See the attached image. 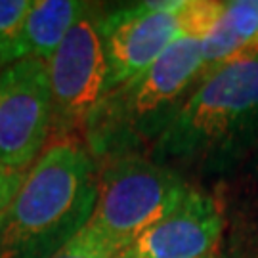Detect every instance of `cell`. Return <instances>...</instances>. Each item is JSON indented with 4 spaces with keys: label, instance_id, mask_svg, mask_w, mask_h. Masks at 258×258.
<instances>
[{
    "label": "cell",
    "instance_id": "obj_3",
    "mask_svg": "<svg viewBox=\"0 0 258 258\" xmlns=\"http://www.w3.org/2000/svg\"><path fill=\"white\" fill-rule=\"evenodd\" d=\"M258 138V54L195 86L148 155L178 170H222ZM180 172V170H178Z\"/></svg>",
    "mask_w": 258,
    "mask_h": 258
},
{
    "label": "cell",
    "instance_id": "obj_4",
    "mask_svg": "<svg viewBox=\"0 0 258 258\" xmlns=\"http://www.w3.org/2000/svg\"><path fill=\"white\" fill-rule=\"evenodd\" d=\"M191 187L178 170L149 155H122L98 163V195L83 228L92 239L122 254L144 231L174 209Z\"/></svg>",
    "mask_w": 258,
    "mask_h": 258
},
{
    "label": "cell",
    "instance_id": "obj_8",
    "mask_svg": "<svg viewBox=\"0 0 258 258\" xmlns=\"http://www.w3.org/2000/svg\"><path fill=\"white\" fill-rule=\"evenodd\" d=\"M222 231L224 214L218 201L205 191L189 189L120 258H211L220 243Z\"/></svg>",
    "mask_w": 258,
    "mask_h": 258
},
{
    "label": "cell",
    "instance_id": "obj_12",
    "mask_svg": "<svg viewBox=\"0 0 258 258\" xmlns=\"http://www.w3.org/2000/svg\"><path fill=\"white\" fill-rule=\"evenodd\" d=\"M54 258H120V254L103 247L102 243L81 230V233L73 241H69Z\"/></svg>",
    "mask_w": 258,
    "mask_h": 258
},
{
    "label": "cell",
    "instance_id": "obj_13",
    "mask_svg": "<svg viewBox=\"0 0 258 258\" xmlns=\"http://www.w3.org/2000/svg\"><path fill=\"white\" fill-rule=\"evenodd\" d=\"M25 172L27 170H12V168L0 166V228H2V220L8 211L10 201L14 199Z\"/></svg>",
    "mask_w": 258,
    "mask_h": 258
},
{
    "label": "cell",
    "instance_id": "obj_9",
    "mask_svg": "<svg viewBox=\"0 0 258 258\" xmlns=\"http://www.w3.org/2000/svg\"><path fill=\"white\" fill-rule=\"evenodd\" d=\"M199 83L226 65L258 54V0H228L212 31L201 40Z\"/></svg>",
    "mask_w": 258,
    "mask_h": 258
},
{
    "label": "cell",
    "instance_id": "obj_14",
    "mask_svg": "<svg viewBox=\"0 0 258 258\" xmlns=\"http://www.w3.org/2000/svg\"><path fill=\"white\" fill-rule=\"evenodd\" d=\"M211 258H218V256H211Z\"/></svg>",
    "mask_w": 258,
    "mask_h": 258
},
{
    "label": "cell",
    "instance_id": "obj_10",
    "mask_svg": "<svg viewBox=\"0 0 258 258\" xmlns=\"http://www.w3.org/2000/svg\"><path fill=\"white\" fill-rule=\"evenodd\" d=\"M86 8V2L77 0H31L21 37L23 59L37 57L48 61L84 16Z\"/></svg>",
    "mask_w": 258,
    "mask_h": 258
},
{
    "label": "cell",
    "instance_id": "obj_11",
    "mask_svg": "<svg viewBox=\"0 0 258 258\" xmlns=\"http://www.w3.org/2000/svg\"><path fill=\"white\" fill-rule=\"evenodd\" d=\"M31 0H0V71L23 59L21 37Z\"/></svg>",
    "mask_w": 258,
    "mask_h": 258
},
{
    "label": "cell",
    "instance_id": "obj_1",
    "mask_svg": "<svg viewBox=\"0 0 258 258\" xmlns=\"http://www.w3.org/2000/svg\"><path fill=\"white\" fill-rule=\"evenodd\" d=\"M98 163L79 136L54 138L27 168L0 228V258H54L92 216Z\"/></svg>",
    "mask_w": 258,
    "mask_h": 258
},
{
    "label": "cell",
    "instance_id": "obj_7",
    "mask_svg": "<svg viewBox=\"0 0 258 258\" xmlns=\"http://www.w3.org/2000/svg\"><path fill=\"white\" fill-rule=\"evenodd\" d=\"M54 130L46 61L25 57L0 71V166L27 170Z\"/></svg>",
    "mask_w": 258,
    "mask_h": 258
},
{
    "label": "cell",
    "instance_id": "obj_6",
    "mask_svg": "<svg viewBox=\"0 0 258 258\" xmlns=\"http://www.w3.org/2000/svg\"><path fill=\"white\" fill-rule=\"evenodd\" d=\"M98 19L100 10L88 4L84 16L46 61L54 138L77 136L79 130L83 134L90 113L107 92V61Z\"/></svg>",
    "mask_w": 258,
    "mask_h": 258
},
{
    "label": "cell",
    "instance_id": "obj_2",
    "mask_svg": "<svg viewBox=\"0 0 258 258\" xmlns=\"http://www.w3.org/2000/svg\"><path fill=\"white\" fill-rule=\"evenodd\" d=\"M201 65V40L182 37L146 71L109 88L83 128L96 163L151 151L199 84Z\"/></svg>",
    "mask_w": 258,
    "mask_h": 258
},
{
    "label": "cell",
    "instance_id": "obj_5",
    "mask_svg": "<svg viewBox=\"0 0 258 258\" xmlns=\"http://www.w3.org/2000/svg\"><path fill=\"white\" fill-rule=\"evenodd\" d=\"M189 0H146L100 12L98 29L107 61V90L146 71L187 37Z\"/></svg>",
    "mask_w": 258,
    "mask_h": 258
}]
</instances>
